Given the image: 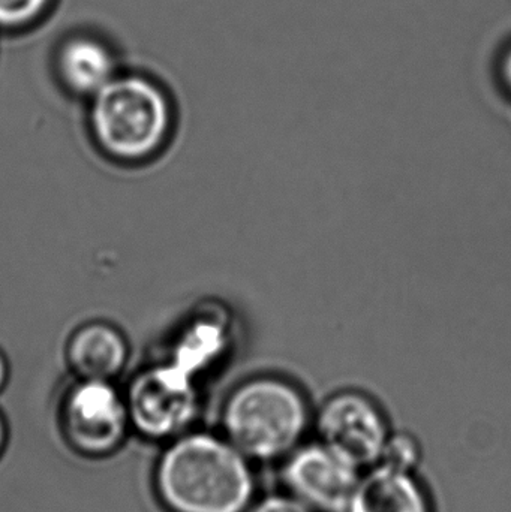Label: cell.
I'll use <instances>...</instances> for the list:
<instances>
[{
  "instance_id": "6da1fadb",
  "label": "cell",
  "mask_w": 511,
  "mask_h": 512,
  "mask_svg": "<svg viewBox=\"0 0 511 512\" xmlns=\"http://www.w3.org/2000/svg\"><path fill=\"white\" fill-rule=\"evenodd\" d=\"M156 489L173 512H245L258 496L255 463L222 433H182L159 460Z\"/></svg>"
},
{
  "instance_id": "7a4b0ae2",
  "label": "cell",
  "mask_w": 511,
  "mask_h": 512,
  "mask_svg": "<svg viewBox=\"0 0 511 512\" xmlns=\"http://www.w3.org/2000/svg\"><path fill=\"white\" fill-rule=\"evenodd\" d=\"M314 409L296 382L279 375L251 376L225 399L222 435L257 463H281L314 426Z\"/></svg>"
},
{
  "instance_id": "3957f363",
  "label": "cell",
  "mask_w": 511,
  "mask_h": 512,
  "mask_svg": "<svg viewBox=\"0 0 511 512\" xmlns=\"http://www.w3.org/2000/svg\"><path fill=\"white\" fill-rule=\"evenodd\" d=\"M168 125L170 107L164 92L140 75H116L93 96V131L117 158L140 159L155 152Z\"/></svg>"
},
{
  "instance_id": "277c9868",
  "label": "cell",
  "mask_w": 511,
  "mask_h": 512,
  "mask_svg": "<svg viewBox=\"0 0 511 512\" xmlns=\"http://www.w3.org/2000/svg\"><path fill=\"white\" fill-rule=\"evenodd\" d=\"M315 439L366 471L380 465L392 436L380 403L360 390H341L314 412Z\"/></svg>"
},
{
  "instance_id": "5b68a950",
  "label": "cell",
  "mask_w": 511,
  "mask_h": 512,
  "mask_svg": "<svg viewBox=\"0 0 511 512\" xmlns=\"http://www.w3.org/2000/svg\"><path fill=\"white\" fill-rule=\"evenodd\" d=\"M279 469L282 490L314 512H345L365 471L323 442H303Z\"/></svg>"
},
{
  "instance_id": "8992f818",
  "label": "cell",
  "mask_w": 511,
  "mask_h": 512,
  "mask_svg": "<svg viewBox=\"0 0 511 512\" xmlns=\"http://www.w3.org/2000/svg\"><path fill=\"white\" fill-rule=\"evenodd\" d=\"M60 420L68 444L89 457L116 451L131 426L126 399L111 387L110 381L89 379L69 390Z\"/></svg>"
},
{
  "instance_id": "52a82bcc",
  "label": "cell",
  "mask_w": 511,
  "mask_h": 512,
  "mask_svg": "<svg viewBox=\"0 0 511 512\" xmlns=\"http://www.w3.org/2000/svg\"><path fill=\"white\" fill-rule=\"evenodd\" d=\"M129 420L140 435L174 439L185 433L197 411L189 372L179 364L141 373L129 388Z\"/></svg>"
},
{
  "instance_id": "ba28073f",
  "label": "cell",
  "mask_w": 511,
  "mask_h": 512,
  "mask_svg": "<svg viewBox=\"0 0 511 512\" xmlns=\"http://www.w3.org/2000/svg\"><path fill=\"white\" fill-rule=\"evenodd\" d=\"M345 512H435L416 471L377 465L366 469Z\"/></svg>"
},
{
  "instance_id": "9c48e42d",
  "label": "cell",
  "mask_w": 511,
  "mask_h": 512,
  "mask_svg": "<svg viewBox=\"0 0 511 512\" xmlns=\"http://www.w3.org/2000/svg\"><path fill=\"white\" fill-rule=\"evenodd\" d=\"M126 343L116 328L105 324L81 327L68 346L72 369L89 381H110L125 366Z\"/></svg>"
},
{
  "instance_id": "30bf717a",
  "label": "cell",
  "mask_w": 511,
  "mask_h": 512,
  "mask_svg": "<svg viewBox=\"0 0 511 512\" xmlns=\"http://www.w3.org/2000/svg\"><path fill=\"white\" fill-rule=\"evenodd\" d=\"M57 69L65 86L78 95L95 96L116 77L113 53L90 36L68 39L59 50Z\"/></svg>"
},
{
  "instance_id": "8fae6325",
  "label": "cell",
  "mask_w": 511,
  "mask_h": 512,
  "mask_svg": "<svg viewBox=\"0 0 511 512\" xmlns=\"http://www.w3.org/2000/svg\"><path fill=\"white\" fill-rule=\"evenodd\" d=\"M53 0H0V29H23L38 21Z\"/></svg>"
},
{
  "instance_id": "7c38bea8",
  "label": "cell",
  "mask_w": 511,
  "mask_h": 512,
  "mask_svg": "<svg viewBox=\"0 0 511 512\" xmlns=\"http://www.w3.org/2000/svg\"><path fill=\"white\" fill-rule=\"evenodd\" d=\"M420 460H422V448L417 439L410 433L393 432L387 442L380 465L405 469V471H417Z\"/></svg>"
},
{
  "instance_id": "4fadbf2b",
  "label": "cell",
  "mask_w": 511,
  "mask_h": 512,
  "mask_svg": "<svg viewBox=\"0 0 511 512\" xmlns=\"http://www.w3.org/2000/svg\"><path fill=\"white\" fill-rule=\"evenodd\" d=\"M245 512H314L306 507L299 499L294 498L290 493L282 492L269 493V495L257 496L251 507Z\"/></svg>"
},
{
  "instance_id": "5bb4252c",
  "label": "cell",
  "mask_w": 511,
  "mask_h": 512,
  "mask_svg": "<svg viewBox=\"0 0 511 512\" xmlns=\"http://www.w3.org/2000/svg\"><path fill=\"white\" fill-rule=\"evenodd\" d=\"M501 77H503L507 89L511 90V50L507 51L503 63H501Z\"/></svg>"
},
{
  "instance_id": "9a60e30c",
  "label": "cell",
  "mask_w": 511,
  "mask_h": 512,
  "mask_svg": "<svg viewBox=\"0 0 511 512\" xmlns=\"http://www.w3.org/2000/svg\"><path fill=\"white\" fill-rule=\"evenodd\" d=\"M6 378H8V367H6L5 358L0 354V390H2L3 385H5Z\"/></svg>"
},
{
  "instance_id": "2e32d148",
  "label": "cell",
  "mask_w": 511,
  "mask_h": 512,
  "mask_svg": "<svg viewBox=\"0 0 511 512\" xmlns=\"http://www.w3.org/2000/svg\"><path fill=\"white\" fill-rule=\"evenodd\" d=\"M6 444V426L3 421L2 415H0V454H2L3 448Z\"/></svg>"
}]
</instances>
